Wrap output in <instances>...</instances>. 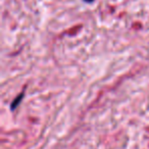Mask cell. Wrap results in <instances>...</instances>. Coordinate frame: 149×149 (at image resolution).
Masks as SVG:
<instances>
[{
    "label": "cell",
    "instance_id": "7a4b0ae2",
    "mask_svg": "<svg viewBox=\"0 0 149 149\" xmlns=\"http://www.w3.org/2000/svg\"><path fill=\"white\" fill-rule=\"evenodd\" d=\"M84 2H86V3H92V2H94L95 0H83Z\"/></svg>",
    "mask_w": 149,
    "mask_h": 149
},
{
    "label": "cell",
    "instance_id": "6da1fadb",
    "mask_svg": "<svg viewBox=\"0 0 149 149\" xmlns=\"http://www.w3.org/2000/svg\"><path fill=\"white\" fill-rule=\"evenodd\" d=\"M24 96H25V91H23L21 94H19V96H17V98H15V100H13V102H11V110H15V107H17V106L19 105V103L22 102V100H23Z\"/></svg>",
    "mask_w": 149,
    "mask_h": 149
}]
</instances>
